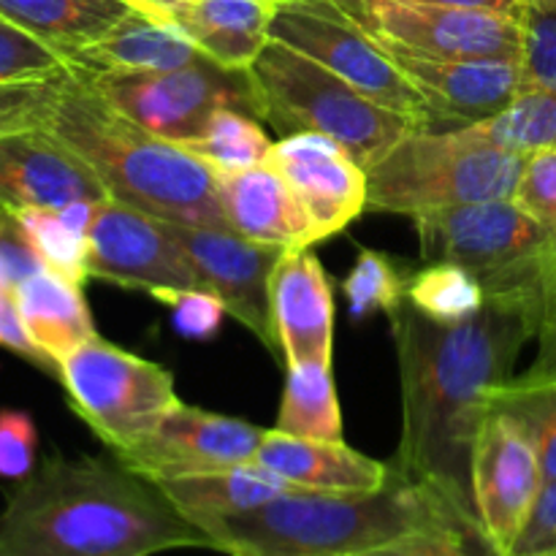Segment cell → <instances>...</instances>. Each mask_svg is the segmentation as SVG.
I'll use <instances>...</instances> for the list:
<instances>
[{"label": "cell", "instance_id": "41", "mask_svg": "<svg viewBox=\"0 0 556 556\" xmlns=\"http://www.w3.org/2000/svg\"><path fill=\"white\" fill-rule=\"evenodd\" d=\"M41 269V258L27 239L16 212L0 210V277L5 286L16 288L22 280Z\"/></svg>", "mask_w": 556, "mask_h": 556}, {"label": "cell", "instance_id": "7", "mask_svg": "<svg viewBox=\"0 0 556 556\" xmlns=\"http://www.w3.org/2000/svg\"><path fill=\"white\" fill-rule=\"evenodd\" d=\"M424 264H459L486 296H521L538 307L556 291V231L514 199L483 201L413 217Z\"/></svg>", "mask_w": 556, "mask_h": 556}, {"label": "cell", "instance_id": "30", "mask_svg": "<svg viewBox=\"0 0 556 556\" xmlns=\"http://www.w3.org/2000/svg\"><path fill=\"white\" fill-rule=\"evenodd\" d=\"M489 407L503 410L535 443L546 481L556 478V378H510L489 391Z\"/></svg>", "mask_w": 556, "mask_h": 556}, {"label": "cell", "instance_id": "43", "mask_svg": "<svg viewBox=\"0 0 556 556\" xmlns=\"http://www.w3.org/2000/svg\"><path fill=\"white\" fill-rule=\"evenodd\" d=\"M0 348L27 358V362L47 369V372H54V367L47 362V356L33 345L30 334H27L25 324H22L14 288H0Z\"/></svg>", "mask_w": 556, "mask_h": 556}, {"label": "cell", "instance_id": "31", "mask_svg": "<svg viewBox=\"0 0 556 556\" xmlns=\"http://www.w3.org/2000/svg\"><path fill=\"white\" fill-rule=\"evenodd\" d=\"M405 302L427 318L456 324L476 315L486 304V291L465 266L432 261L410 271Z\"/></svg>", "mask_w": 556, "mask_h": 556}, {"label": "cell", "instance_id": "2", "mask_svg": "<svg viewBox=\"0 0 556 556\" xmlns=\"http://www.w3.org/2000/svg\"><path fill=\"white\" fill-rule=\"evenodd\" d=\"M212 548L161 489L117 456H52L0 510V556H152Z\"/></svg>", "mask_w": 556, "mask_h": 556}, {"label": "cell", "instance_id": "28", "mask_svg": "<svg viewBox=\"0 0 556 556\" xmlns=\"http://www.w3.org/2000/svg\"><path fill=\"white\" fill-rule=\"evenodd\" d=\"M467 134L483 144L525 157L556 147V92L521 90L500 114L467 125Z\"/></svg>", "mask_w": 556, "mask_h": 556}, {"label": "cell", "instance_id": "16", "mask_svg": "<svg viewBox=\"0 0 556 556\" xmlns=\"http://www.w3.org/2000/svg\"><path fill=\"white\" fill-rule=\"evenodd\" d=\"M269 163L291 185L318 242L345 231L367 210V168L329 136H282L271 147Z\"/></svg>", "mask_w": 556, "mask_h": 556}, {"label": "cell", "instance_id": "14", "mask_svg": "<svg viewBox=\"0 0 556 556\" xmlns=\"http://www.w3.org/2000/svg\"><path fill=\"white\" fill-rule=\"evenodd\" d=\"M264 432V427L242 418L220 416L179 402L144 440L114 456L136 476L163 481L255 462Z\"/></svg>", "mask_w": 556, "mask_h": 556}, {"label": "cell", "instance_id": "47", "mask_svg": "<svg viewBox=\"0 0 556 556\" xmlns=\"http://www.w3.org/2000/svg\"><path fill=\"white\" fill-rule=\"evenodd\" d=\"M324 556H364V554H324Z\"/></svg>", "mask_w": 556, "mask_h": 556}, {"label": "cell", "instance_id": "4", "mask_svg": "<svg viewBox=\"0 0 556 556\" xmlns=\"http://www.w3.org/2000/svg\"><path fill=\"white\" fill-rule=\"evenodd\" d=\"M47 130L92 168L117 204L155 220L231 231L215 172L182 144L123 117L71 65Z\"/></svg>", "mask_w": 556, "mask_h": 556}, {"label": "cell", "instance_id": "10", "mask_svg": "<svg viewBox=\"0 0 556 556\" xmlns=\"http://www.w3.org/2000/svg\"><path fill=\"white\" fill-rule=\"evenodd\" d=\"M391 58L519 60V22L510 14L413 0H331Z\"/></svg>", "mask_w": 556, "mask_h": 556}, {"label": "cell", "instance_id": "46", "mask_svg": "<svg viewBox=\"0 0 556 556\" xmlns=\"http://www.w3.org/2000/svg\"><path fill=\"white\" fill-rule=\"evenodd\" d=\"M134 3L139 5V9L152 11V9H157V5H166V3H182V0H134Z\"/></svg>", "mask_w": 556, "mask_h": 556}, {"label": "cell", "instance_id": "1", "mask_svg": "<svg viewBox=\"0 0 556 556\" xmlns=\"http://www.w3.org/2000/svg\"><path fill=\"white\" fill-rule=\"evenodd\" d=\"M391 318L402 383L396 465L472 510L470 456L489 391L508 383L516 358L538 337V307L521 296H486L476 315L440 324L402 302Z\"/></svg>", "mask_w": 556, "mask_h": 556}, {"label": "cell", "instance_id": "26", "mask_svg": "<svg viewBox=\"0 0 556 556\" xmlns=\"http://www.w3.org/2000/svg\"><path fill=\"white\" fill-rule=\"evenodd\" d=\"M134 5V0H0V16L71 60L101 41Z\"/></svg>", "mask_w": 556, "mask_h": 556}, {"label": "cell", "instance_id": "42", "mask_svg": "<svg viewBox=\"0 0 556 556\" xmlns=\"http://www.w3.org/2000/svg\"><path fill=\"white\" fill-rule=\"evenodd\" d=\"M510 556H556V478L543 483Z\"/></svg>", "mask_w": 556, "mask_h": 556}, {"label": "cell", "instance_id": "17", "mask_svg": "<svg viewBox=\"0 0 556 556\" xmlns=\"http://www.w3.org/2000/svg\"><path fill=\"white\" fill-rule=\"evenodd\" d=\"M106 199L92 168L47 128L0 136V210H63Z\"/></svg>", "mask_w": 556, "mask_h": 556}, {"label": "cell", "instance_id": "25", "mask_svg": "<svg viewBox=\"0 0 556 556\" xmlns=\"http://www.w3.org/2000/svg\"><path fill=\"white\" fill-rule=\"evenodd\" d=\"M14 293L33 345L47 356L54 372L63 358H68L76 348L96 337L90 307H87L81 286L76 282L41 269L22 280Z\"/></svg>", "mask_w": 556, "mask_h": 556}, {"label": "cell", "instance_id": "44", "mask_svg": "<svg viewBox=\"0 0 556 556\" xmlns=\"http://www.w3.org/2000/svg\"><path fill=\"white\" fill-rule=\"evenodd\" d=\"M535 342L538 356L525 375L527 378H556V307L548 313V318L543 320Z\"/></svg>", "mask_w": 556, "mask_h": 556}, {"label": "cell", "instance_id": "3", "mask_svg": "<svg viewBox=\"0 0 556 556\" xmlns=\"http://www.w3.org/2000/svg\"><path fill=\"white\" fill-rule=\"evenodd\" d=\"M212 552L228 556L369 554L418 532L478 527L472 510L391 462L378 492H291L261 508L195 521ZM481 530V527H478Z\"/></svg>", "mask_w": 556, "mask_h": 556}, {"label": "cell", "instance_id": "5", "mask_svg": "<svg viewBox=\"0 0 556 556\" xmlns=\"http://www.w3.org/2000/svg\"><path fill=\"white\" fill-rule=\"evenodd\" d=\"M253 114L277 134H324L364 168L394 150L416 119L380 106L299 49L269 38L248 65Z\"/></svg>", "mask_w": 556, "mask_h": 556}, {"label": "cell", "instance_id": "9", "mask_svg": "<svg viewBox=\"0 0 556 556\" xmlns=\"http://www.w3.org/2000/svg\"><path fill=\"white\" fill-rule=\"evenodd\" d=\"M71 68L123 117L174 144L199 139L217 109L231 106L253 114L248 71L223 68L206 54L172 71Z\"/></svg>", "mask_w": 556, "mask_h": 556}, {"label": "cell", "instance_id": "34", "mask_svg": "<svg viewBox=\"0 0 556 556\" xmlns=\"http://www.w3.org/2000/svg\"><path fill=\"white\" fill-rule=\"evenodd\" d=\"M27 239L36 248L43 269L65 277L85 288L87 277V237L65 226L58 210H25L16 212Z\"/></svg>", "mask_w": 556, "mask_h": 556}, {"label": "cell", "instance_id": "21", "mask_svg": "<svg viewBox=\"0 0 556 556\" xmlns=\"http://www.w3.org/2000/svg\"><path fill=\"white\" fill-rule=\"evenodd\" d=\"M255 462L302 492H378L391 476V462L369 459L345 440H307L266 429Z\"/></svg>", "mask_w": 556, "mask_h": 556}, {"label": "cell", "instance_id": "39", "mask_svg": "<svg viewBox=\"0 0 556 556\" xmlns=\"http://www.w3.org/2000/svg\"><path fill=\"white\" fill-rule=\"evenodd\" d=\"M38 432L22 410H0V478L22 481L36 470Z\"/></svg>", "mask_w": 556, "mask_h": 556}, {"label": "cell", "instance_id": "33", "mask_svg": "<svg viewBox=\"0 0 556 556\" xmlns=\"http://www.w3.org/2000/svg\"><path fill=\"white\" fill-rule=\"evenodd\" d=\"M516 22L521 90L556 92V0H521Z\"/></svg>", "mask_w": 556, "mask_h": 556}, {"label": "cell", "instance_id": "13", "mask_svg": "<svg viewBox=\"0 0 556 556\" xmlns=\"http://www.w3.org/2000/svg\"><path fill=\"white\" fill-rule=\"evenodd\" d=\"M87 277L161 299L172 291H206L199 269L163 220L106 199L87 231Z\"/></svg>", "mask_w": 556, "mask_h": 556}, {"label": "cell", "instance_id": "19", "mask_svg": "<svg viewBox=\"0 0 556 556\" xmlns=\"http://www.w3.org/2000/svg\"><path fill=\"white\" fill-rule=\"evenodd\" d=\"M277 356L288 364L329 362L334 348V296L324 264L309 248L282 250L269 280Z\"/></svg>", "mask_w": 556, "mask_h": 556}, {"label": "cell", "instance_id": "27", "mask_svg": "<svg viewBox=\"0 0 556 556\" xmlns=\"http://www.w3.org/2000/svg\"><path fill=\"white\" fill-rule=\"evenodd\" d=\"M277 432L307 440H345L329 362L288 364Z\"/></svg>", "mask_w": 556, "mask_h": 556}, {"label": "cell", "instance_id": "35", "mask_svg": "<svg viewBox=\"0 0 556 556\" xmlns=\"http://www.w3.org/2000/svg\"><path fill=\"white\" fill-rule=\"evenodd\" d=\"M65 76H68V68L63 74L43 76V79L0 85V136L47 128L63 96Z\"/></svg>", "mask_w": 556, "mask_h": 556}, {"label": "cell", "instance_id": "6", "mask_svg": "<svg viewBox=\"0 0 556 556\" xmlns=\"http://www.w3.org/2000/svg\"><path fill=\"white\" fill-rule=\"evenodd\" d=\"M525 155L483 144L467 128H413L367 168V210L416 217L514 199Z\"/></svg>", "mask_w": 556, "mask_h": 556}, {"label": "cell", "instance_id": "12", "mask_svg": "<svg viewBox=\"0 0 556 556\" xmlns=\"http://www.w3.org/2000/svg\"><path fill=\"white\" fill-rule=\"evenodd\" d=\"M546 476L535 443L503 410L489 407L470 456L476 519L500 556H510Z\"/></svg>", "mask_w": 556, "mask_h": 556}, {"label": "cell", "instance_id": "40", "mask_svg": "<svg viewBox=\"0 0 556 556\" xmlns=\"http://www.w3.org/2000/svg\"><path fill=\"white\" fill-rule=\"evenodd\" d=\"M157 302L172 307L174 326L179 334L190 337V340H210L220 329L223 313H226L220 299L210 291H172Z\"/></svg>", "mask_w": 556, "mask_h": 556}, {"label": "cell", "instance_id": "15", "mask_svg": "<svg viewBox=\"0 0 556 556\" xmlns=\"http://www.w3.org/2000/svg\"><path fill=\"white\" fill-rule=\"evenodd\" d=\"M163 226L193 261L206 291L215 293L228 315H233L244 329L253 331L269 351L277 353L269 280L286 248L250 242L220 228L179 226L166 220Z\"/></svg>", "mask_w": 556, "mask_h": 556}, {"label": "cell", "instance_id": "22", "mask_svg": "<svg viewBox=\"0 0 556 556\" xmlns=\"http://www.w3.org/2000/svg\"><path fill=\"white\" fill-rule=\"evenodd\" d=\"M280 0H182L150 14L177 25L217 65L248 71L269 41V25Z\"/></svg>", "mask_w": 556, "mask_h": 556}, {"label": "cell", "instance_id": "11", "mask_svg": "<svg viewBox=\"0 0 556 556\" xmlns=\"http://www.w3.org/2000/svg\"><path fill=\"white\" fill-rule=\"evenodd\" d=\"M269 38L299 49L380 106L427 128V106L391 54L358 30L331 0H280Z\"/></svg>", "mask_w": 556, "mask_h": 556}, {"label": "cell", "instance_id": "45", "mask_svg": "<svg viewBox=\"0 0 556 556\" xmlns=\"http://www.w3.org/2000/svg\"><path fill=\"white\" fill-rule=\"evenodd\" d=\"M413 3H434V5H456V9H481L497 11V14L516 16L521 0H413Z\"/></svg>", "mask_w": 556, "mask_h": 556}, {"label": "cell", "instance_id": "29", "mask_svg": "<svg viewBox=\"0 0 556 556\" xmlns=\"http://www.w3.org/2000/svg\"><path fill=\"white\" fill-rule=\"evenodd\" d=\"M212 172H242L269 161L275 141L258 125V117L242 109H217L199 139L182 144Z\"/></svg>", "mask_w": 556, "mask_h": 556}, {"label": "cell", "instance_id": "24", "mask_svg": "<svg viewBox=\"0 0 556 556\" xmlns=\"http://www.w3.org/2000/svg\"><path fill=\"white\" fill-rule=\"evenodd\" d=\"M163 492V497L179 510L188 521L217 519V516L244 514L261 508L282 494L302 492L293 483L282 481L258 462L223 467V470L195 472V476H177L152 481Z\"/></svg>", "mask_w": 556, "mask_h": 556}, {"label": "cell", "instance_id": "32", "mask_svg": "<svg viewBox=\"0 0 556 556\" xmlns=\"http://www.w3.org/2000/svg\"><path fill=\"white\" fill-rule=\"evenodd\" d=\"M407 280L410 271L391 255L378 250H358V258L348 277L342 280L348 304L353 318H367L378 313H394L407 296Z\"/></svg>", "mask_w": 556, "mask_h": 556}, {"label": "cell", "instance_id": "38", "mask_svg": "<svg viewBox=\"0 0 556 556\" xmlns=\"http://www.w3.org/2000/svg\"><path fill=\"white\" fill-rule=\"evenodd\" d=\"M514 201L541 226L556 231V147L527 157Z\"/></svg>", "mask_w": 556, "mask_h": 556}, {"label": "cell", "instance_id": "37", "mask_svg": "<svg viewBox=\"0 0 556 556\" xmlns=\"http://www.w3.org/2000/svg\"><path fill=\"white\" fill-rule=\"evenodd\" d=\"M364 556H500L478 527L418 532Z\"/></svg>", "mask_w": 556, "mask_h": 556}, {"label": "cell", "instance_id": "36", "mask_svg": "<svg viewBox=\"0 0 556 556\" xmlns=\"http://www.w3.org/2000/svg\"><path fill=\"white\" fill-rule=\"evenodd\" d=\"M65 68L68 60L58 49L47 47L36 36L0 16V85L43 79V76L63 74Z\"/></svg>", "mask_w": 556, "mask_h": 556}, {"label": "cell", "instance_id": "20", "mask_svg": "<svg viewBox=\"0 0 556 556\" xmlns=\"http://www.w3.org/2000/svg\"><path fill=\"white\" fill-rule=\"evenodd\" d=\"M215 190L228 226L239 237L286 250L318 244L313 220L269 161L242 172H215Z\"/></svg>", "mask_w": 556, "mask_h": 556}, {"label": "cell", "instance_id": "8", "mask_svg": "<svg viewBox=\"0 0 556 556\" xmlns=\"http://www.w3.org/2000/svg\"><path fill=\"white\" fill-rule=\"evenodd\" d=\"M58 378L76 416L112 454L144 440L179 405L168 369L98 334L58 364Z\"/></svg>", "mask_w": 556, "mask_h": 556}, {"label": "cell", "instance_id": "18", "mask_svg": "<svg viewBox=\"0 0 556 556\" xmlns=\"http://www.w3.org/2000/svg\"><path fill=\"white\" fill-rule=\"evenodd\" d=\"M427 106V128H467L503 112L521 92L519 60L394 58Z\"/></svg>", "mask_w": 556, "mask_h": 556}, {"label": "cell", "instance_id": "23", "mask_svg": "<svg viewBox=\"0 0 556 556\" xmlns=\"http://www.w3.org/2000/svg\"><path fill=\"white\" fill-rule=\"evenodd\" d=\"M201 58L204 52L177 25L134 5L101 41L76 52L68 65L87 71H172Z\"/></svg>", "mask_w": 556, "mask_h": 556}]
</instances>
